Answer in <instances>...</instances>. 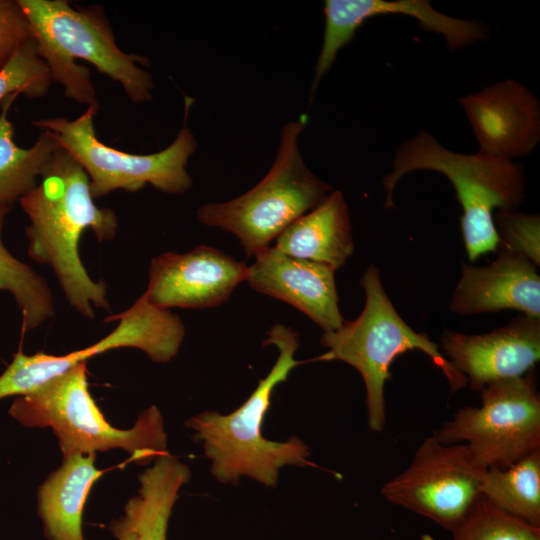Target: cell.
Instances as JSON below:
<instances>
[{
	"label": "cell",
	"instance_id": "obj_24",
	"mask_svg": "<svg viewBox=\"0 0 540 540\" xmlns=\"http://www.w3.org/2000/svg\"><path fill=\"white\" fill-rule=\"evenodd\" d=\"M452 534V540H540V528L506 513L481 494ZM422 540L434 539L424 535Z\"/></svg>",
	"mask_w": 540,
	"mask_h": 540
},
{
	"label": "cell",
	"instance_id": "obj_10",
	"mask_svg": "<svg viewBox=\"0 0 540 540\" xmlns=\"http://www.w3.org/2000/svg\"><path fill=\"white\" fill-rule=\"evenodd\" d=\"M116 320L118 325L105 337L66 355L43 352L26 355L19 350L0 375V399L30 394L89 358L117 348H137L154 362H169L178 353L185 336L178 315L152 304L144 293L130 308L105 321Z\"/></svg>",
	"mask_w": 540,
	"mask_h": 540
},
{
	"label": "cell",
	"instance_id": "obj_18",
	"mask_svg": "<svg viewBox=\"0 0 540 540\" xmlns=\"http://www.w3.org/2000/svg\"><path fill=\"white\" fill-rule=\"evenodd\" d=\"M278 250L292 257L320 262L335 271L353 254L350 214L340 190H332L317 206L293 221L276 239Z\"/></svg>",
	"mask_w": 540,
	"mask_h": 540
},
{
	"label": "cell",
	"instance_id": "obj_4",
	"mask_svg": "<svg viewBox=\"0 0 540 540\" xmlns=\"http://www.w3.org/2000/svg\"><path fill=\"white\" fill-rule=\"evenodd\" d=\"M416 170H432L452 183L462 207L461 232L469 261L497 251L499 238L494 211L515 210L525 198L522 165L503 158L453 152L429 132L421 130L395 150L392 170L383 178L385 208L394 206L396 184Z\"/></svg>",
	"mask_w": 540,
	"mask_h": 540
},
{
	"label": "cell",
	"instance_id": "obj_14",
	"mask_svg": "<svg viewBox=\"0 0 540 540\" xmlns=\"http://www.w3.org/2000/svg\"><path fill=\"white\" fill-rule=\"evenodd\" d=\"M441 347L472 390L533 370L540 359V319L518 316L489 333L466 335L446 330Z\"/></svg>",
	"mask_w": 540,
	"mask_h": 540
},
{
	"label": "cell",
	"instance_id": "obj_5",
	"mask_svg": "<svg viewBox=\"0 0 540 540\" xmlns=\"http://www.w3.org/2000/svg\"><path fill=\"white\" fill-rule=\"evenodd\" d=\"M365 305L361 314L337 330L324 332L320 344L327 351L315 361L340 360L362 376L366 390L367 422L371 431L381 432L386 423L384 389L396 357L412 350L425 353L441 370L452 392L467 385L426 333L415 332L398 314L387 296L379 269L371 264L361 277Z\"/></svg>",
	"mask_w": 540,
	"mask_h": 540
},
{
	"label": "cell",
	"instance_id": "obj_8",
	"mask_svg": "<svg viewBox=\"0 0 540 540\" xmlns=\"http://www.w3.org/2000/svg\"><path fill=\"white\" fill-rule=\"evenodd\" d=\"M100 105L88 106L76 119L42 118L34 126L53 135L58 144L85 170L93 198L115 190L136 192L147 184L168 194H183L192 187L186 166L197 148L189 127L183 125L173 142L159 152L133 154L103 143L96 135L94 118Z\"/></svg>",
	"mask_w": 540,
	"mask_h": 540
},
{
	"label": "cell",
	"instance_id": "obj_12",
	"mask_svg": "<svg viewBox=\"0 0 540 540\" xmlns=\"http://www.w3.org/2000/svg\"><path fill=\"white\" fill-rule=\"evenodd\" d=\"M246 271L243 262L206 245L186 253L166 252L151 260L144 294L163 309L212 308L229 299Z\"/></svg>",
	"mask_w": 540,
	"mask_h": 540
},
{
	"label": "cell",
	"instance_id": "obj_2",
	"mask_svg": "<svg viewBox=\"0 0 540 540\" xmlns=\"http://www.w3.org/2000/svg\"><path fill=\"white\" fill-rule=\"evenodd\" d=\"M17 1L52 82L63 86L66 97L87 107L100 105L89 69L76 62L81 59L119 83L133 103L152 99L153 78L140 66H148L149 59L119 48L101 6L74 8L67 0Z\"/></svg>",
	"mask_w": 540,
	"mask_h": 540
},
{
	"label": "cell",
	"instance_id": "obj_19",
	"mask_svg": "<svg viewBox=\"0 0 540 540\" xmlns=\"http://www.w3.org/2000/svg\"><path fill=\"white\" fill-rule=\"evenodd\" d=\"M96 454L72 453L40 485L38 514L48 540H85L82 516L88 494L102 475Z\"/></svg>",
	"mask_w": 540,
	"mask_h": 540
},
{
	"label": "cell",
	"instance_id": "obj_20",
	"mask_svg": "<svg viewBox=\"0 0 540 540\" xmlns=\"http://www.w3.org/2000/svg\"><path fill=\"white\" fill-rule=\"evenodd\" d=\"M191 476L187 465L166 453L139 476L138 495L132 497L138 540H167V529L178 492Z\"/></svg>",
	"mask_w": 540,
	"mask_h": 540
},
{
	"label": "cell",
	"instance_id": "obj_26",
	"mask_svg": "<svg viewBox=\"0 0 540 540\" xmlns=\"http://www.w3.org/2000/svg\"><path fill=\"white\" fill-rule=\"evenodd\" d=\"M493 219L499 238L498 249L520 254L538 266L540 264L539 214H524L514 210L497 211Z\"/></svg>",
	"mask_w": 540,
	"mask_h": 540
},
{
	"label": "cell",
	"instance_id": "obj_13",
	"mask_svg": "<svg viewBox=\"0 0 540 540\" xmlns=\"http://www.w3.org/2000/svg\"><path fill=\"white\" fill-rule=\"evenodd\" d=\"M323 42L311 86V99L339 51L354 38L363 23L380 15H405L425 29L441 34L451 51L473 45L488 37V27L479 21L445 15L428 0H326L323 7Z\"/></svg>",
	"mask_w": 540,
	"mask_h": 540
},
{
	"label": "cell",
	"instance_id": "obj_15",
	"mask_svg": "<svg viewBox=\"0 0 540 540\" xmlns=\"http://www.w3.org/2000/svg\"><path fill=\"white\" fill-rule=\"evenodd\" d=\"M484 155L514 160L540 141V103L522 83H494L458 98Z\"/></svg>",
	"mask_w": 540,
	"mask_h": 540
},
{
	"label": "cell",
	"instance_id": "obj_7",
	"mask_svg": "<svg viewBox=\"0 0 540 540\" xmlns=\"http://www.w3.org/2000/svg\"><path fill=\"white\" fill-rule=\"evenodd\" d=\"M306 124V115L286 123L274 162L263 179L229 201L202 205L197 210L199 222L233 234L245 254L255 257L317 206L333 188L307 167L299 151L298 140Z\"/></svg>",
	"mask_w": 540,
	"mask_h": 540
},
{
	"label": "cell",
	"instance_id": "obj_6",
	"mask_svg": "<svg viewBox=\"0 0 540 540\" xmlns=\"http://www.w3.org/2000/svg\"><path fill=\"white\" fill-rule=\"evenodd\" d=\"M9 413L27 427L51 428L63 457L122 449L131 461L144 465L168 453L163 417L156 406L141 413L130 429L115 428L105 420L89 392L87 362L19 396Z\"/></svg>",
	"mask_w": 540,
	"mask_h": 540
},
{
	"label": "cell",
	"instance_id": "obj_25",
	"mask_svg": "<svg viewBox=\"0 0 540 540\" xmlns=\"http://www.w3.org/2000/svg\"><path fill=\"white\" fill-rule=\"evenodd\" d=\"M52 80L32 38L25 41L0 70V102L12 94L43 97Z\"/></svg>",
	"mask_w": 540,
	"mask_h": 540
},
{
	"label": "cell",
	"instance_id": "obj_28",
	"mask_svg": "<svg viewBox=\"0 0 540 540\" xmlns=\"http://www.w3.org/2000/svg\"><path fill=\"white\" fill-rule=\"evenodd\" d=\"M109 529L118 540H138L132 499L126 504L124 515L112 521Z\"/></svg>",
	"mask_w": 540,
	"mask_h": 540
},
{
	"label": "cell",
	"instance_id": "obj_27",
	"mask_svg": "<svg viewBox=\"0 0 540 540\" xmlns=\"http://www.w3.org/2000/svg\"><path fill=\"white\" fill-rule=\"evenodd\" d=\"M30 38V25L18 1L0 0V70Z\"/></svg>",
	"mask_w": 540,
	"mask_h": 540
},
{
	"label": "cell",
	"instance_id": "obj_22",
	"mask_svg": "<svg viewBox=\"0 0 540 540\" xmlns=\"http://www.w3.org/2000/svg\"><path fill=\"white\" fill-rule=\"evenodd\" d=\"M480 494L506 513L540 528V449L505 468H488Z\"/></svg>",
	"mask_w": 540,
	"mask_h": 540
},
{
	"label": "cell",
	"instance_id": "obj_3",
	"mask_svg": "<svg viewBox=\"0 0 540 540\" xmlns=\"http://www.w3.org/2000/svg\"><path fill=\"white\" fill-rule=\"evenodd\" d=\"M263 345H274L278 357L248 399L229 414L205 411L186 422L194 431L193 438L202 442L211 461V473L221 483L236 484L242 476H248L266 487H275L282 467L313 466L308 459L309 447L299 438L272 441L262 434L274 388L302 363L295 359L299 335L283 324H275Z\"/></svg>",
	"mask_w": 540,
	"mask_h": 540
},
{
	"label": "cell",
	"instance_id": "obj_23",
	"mask_svg": "<svg viewBox=\"0 0 540 540\" xmlns=\"http://www.w3.org/2000/svg\"><path fill=\"white\" fill-rule=\"evenodd\" d=\"M12 207H0V291L9 292L22 317V331L42 325L55 315L52 291L47 280L17 259L2 241V230Z\"/></svg>",
	"mask_w": 540,
	"mask_h": 540
},
{
	"label": "cell",
	"instance_id": "obj_16",
	"mask_svg": "<svg viewBox=\"0 0 540 540\" xmlns=\"http://www.w3.org/2000/svg\"><path fill=\"white\" fill-rule=\"evenodd\" d=\"M334 273L329 265L292 257L270 246L247 266L245 281L252 289L295 307L324 332H331L345 322Z\"/></svg>",
	"mask_w": 540,
	"mask_h": 540
},
{
	"label": "cell",
	"instance_id": "obj_21",
	"mask_svg": "<svg viewBox=\"0 0 540 540\" xmlns=\"http://www.w3.org/2000/svg\"><path fill=\"white\" fill-rule=\"evenodd\" d=\"M17 96L12 94L1 102L0 207H12L38 184L44 167L59 146L47 131H42L29 148L15 143V129L8 118V112Z\"/></svg>",
	"mask_w": 540,
	"mask_h": 540
},
{
	"label": "cell",
	"instance_id": "obj_11",
	"mask_svg": "<svg viewBox=\"0 0 540 540\" xmlns=\"http://www.w3.org/2000/svg\"><path fill=\"white\" fill-rule=\"evenodd\" d=\"M487 469L465 444L423 440L410 465L382 487L391 504L424 516L453 531L480 495Z\"/></svg>",
	"mask_w": 540,
	"mask_h": 540
},
{
	"label": "cell",
	"instance_id": "obj_1",
	"mask_svg": "<svg viewBox=\"0 0 540 540\" xmlns=\"http://www.w3.org/2000/svg\"><path fill=\"white\" fill-rule=\"evenodd\" d=\"M19 203L30 221L25 228L28 255L52 268L69 305L88 319L95 317V308L111 311L106 283L86 271L79 241L87 229L98 241L113 239L118 217L94 203L81 165L59 145L38 184Z\"/></svg>",
	"mask_w": 540,
	"mask_h": 540
},
{
	"label": "cell",
	"instance_id": "obj_17",
	"mask_svg": "<svg viewBox=\"0 0 540 540\" xmlns=\"http://www.w3.org/2000/svg\"><path fill=\"white\" fill-rule=\"evenodd\" d=\"M487 266L463 263L461 278L449 305L459 315L518 310L540 319V276L526 257L497 249Z\"/></svg>",
	"mask_w": 540,
	"mask_h": 540
},
{
	"label": "cell",
	"instance_id": "obj_9",
	"mask_svg": "<svg viewBox=\"0 0 540 540\" xmlns=\"http://www.w3.org/2000/svg\"><path fill=\"white\" fill-rule=\"evenodd\" d=\"M480 391V406L460 408L432 436L444 444H465L486 469L508 467L540 449V397L534 369Z\"/></svg>",
	"mask_w": 540,
	"mask_h": 540
}]
</instances>
